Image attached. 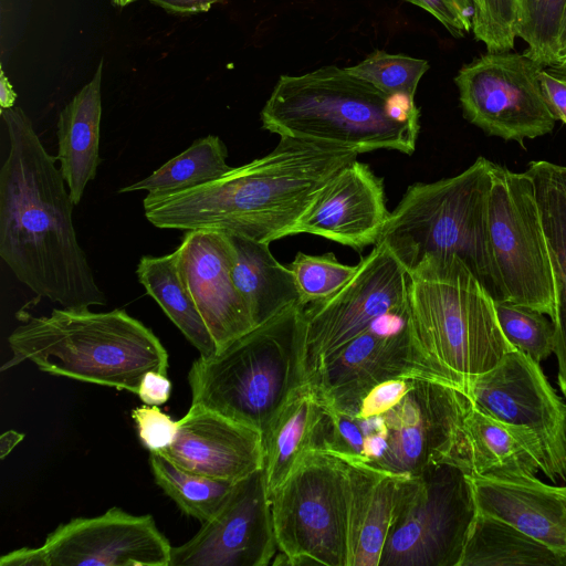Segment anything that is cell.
<instances>
[{"label": "cell", "mask_w": 566, "mask_h": 566, "mask_svg": "<svg viewBox=\"0 0 566 566\" xmlns=\"http://www.w3.org/2000/svg\"><path fill=\"white\" fill-rule=\"evenodd\" d=\"M17 99V94L9 81L6 76L4 70L1 67L0 75V105L1 109L11 108L14 105Z\"/></svg>", "instance_id": "43"}, {"label": "cell", "mask_w": 566, "mask_h": 566, "mask_svg": "<svg viewBox=\"0 0 566 566\" xmlns=\"http://www.w3.org/2000/svg\"><path fill=\"white\" fill-rule=\"evenodd\" d=\"M566 0H522L518 6L516 36L527 44L524 53L545 67L558 60V39Z\"/></svg>", "instance_id": "32"}, {"label": "cell", "mask_w": 566, "mask_h": 566, "mask_svg": "<svg viewBox=\"0 0 566 566\" xmlns=\"http://www.w3.org/2000/svg\"><path fill=\"white\" fill-rule=\"evenodd\" d=\"M419 116L415 99L389 96L336 65L281 75L260 113L263 129L280 137L407 155L416 148Z\"/></svg>", "instance_id": "4"}, {"label": "cell", "mask_w": 566, "mask_h": 566, "mask_svg": "<svg viewBox=\"0 0 566 566\" xmlns=\"http://www.w3.org/2000/svg\"><path fill=\"white\" fill-rule=\"evenodd\" d=\"M175 254L181 279L218 352L255 327L233 282L235 250L227 232L186 231Z\"/></svg>", "instance_id": "17"}, {"label": "cell", "mask_w": 566, "mask_h": 566, "mask_svg": "<svg viewBox=\"0 0 566 566\" xmlns=\"http://www.w3.org/2000/svg\"><path fill=\"white\" fill-rule=\"evenodd\" d=\"M521 1H522V0H517V2H518V6H520Z\"/></svg>", "instance_id": "49"}, {"label": "cell", "mask_w": 566, "mask_h": 566, "mask_svg": "<svg viewBox=\"0 0 566 566\" xmlns=\"http://www.w3.org/2000/svg\"><path fill=\"white\" fill-rule=\"evenodd\" d=\"M467 395L482 412L530 429L542 449L541 471L554 483L566 480V403L539 363L515 348L474 377Z\"/></svg>", "instance_id": "15"}, {"label": "cell", "mask_w": 566, "mask_h": 566, "mask_svg": "<svg viewBox=\"0 0 566 566\" xmlns=\"http://www.w3.org/2000/svg\"><path fill=\"white\" fill-rule=\"evenodd\" d=\"M9 151L0 169V256L38 296L63 308L105 305L73 223L56 157L21 107L1 109Z\"/></svg>", "instance_id": "1"}, {"label": "cell", "mask_w": 566, "mask_h": 566, "mask_svg": "<svg viewBox=\"0 0 566 566\" xmlns=\"http://www.w3.org/2000/svg\"><path fill=\"white\" fill-rule=\"evenodd\" d=\"M549 71L566 80V55L562 57L556 65L549 67Z\"/></svg>", "instance_id": "46"}, {"label": "cell", "mask_w": 566, "mask_h": 566, "mask_svg": "<svg viewBox=\"0 0 566 566\" xmlns=\"http://www.w3.org/2000/svg\"><path fill=\"white\" fill-rule=\"evenodd\" d=\"M287 268L293 274L300 302L306 306L342 289L355 275L358 264H343L332 252L321 255L297 252Z\"/></svg>", "instance_id": "35"}, {"label": "cell", "mask_w": 566, "mask_h": 566, "mask_svg": "<svg viewBox=\"0 0 566 566\" xmlns=\"http://www.w3.org/2000/svg\"><path fill=\"white\" fill-rule=\"evenodd\" d=\"M174 442L160 451L176 465L237 482L263 468L262 434L198 405L177 421Z\"/></svg>", "instance_id": "20"}, {"label": "cell", "mask_w": 566, "mask_h": 566, "mask_svg": "<svg viewBox=\"0 0 566 566\" xmlns=\"http://www.w3.org/2000/svg\"><path fill=\"white\" fill-rule=\"evenodd\" d=\"M102 73L101 61L91 81L64 106L57 119L56 160L75 206L82 200L87 184L95 179L102 161Z\"/></svg>", "instance_id": "22"}, {"label": "cell", "mask_w": 566, "mask_h": 566, "mask_svg": "<svg viewBox=\"0 0 566 566\" xmlns=\"http://www.w3.org/2000/svg\"><path fill=\"white\" fill-rule=\"evenodd\" d=\"M23 434L13 430L4 432L0 438V457L3 459L23 439Z\"/></svg>", "instance_id": "44"}, {"label": "cell", "mask_w": 566, "mask_h": 566, "mask_svg": "<svg viewBox=\"0 0 566 566\" xmlns=\"http://www.w3.org/2000/svg\"><path fill=\"white\" fill-rule=\"evenodd\" d=\"M172 13H199L208 11L220 0H148Z\"/></svg>", "instance_id": "41"}, {"label": "cell", "mask_w": 566, "mask_h": 566, "mask_svg": "<svg viewBox=\"0 0 566 566\" xmlns=\"http://www.w3.org/2000/svg\"><path fill=\"white\" fill-rule=\"evenodd\" d=\"M138 282L163 308L200 356L217 354V345L179 273L175 251L163 256H143L136 270Z\"/></svg>", "instance_id": "29"}, {"label": "cell", "mask_w": 566, "mask_h": 566, "mask_svg": "<svg viewBox=\"0 0 566 566\" xmlns=\"http://www.w3.org/2000/svg\"><path fill=\"white\" fill-rule=\"evenodd\" d=\"M8 344L12 356L1 371L28 360L50 375L136 395L148 371L168 370V353L159 338L124 308L62 307L49 315H28Z\"/></svg>", "instance_id": "6"}, {"label": "cell", "mask_w": 566, "mask_h": 566, "mask_svg": "<svg viewBox=\"0 0 566 566\" xmlns=\"http://www.w3.org/2000/svg\"><path fill=\"white\" fill-rule=\"evenodd\" d=\"M235 250L233 282L258 326L301 303L293 274L271 253L269 244L228 233Z\"/></svg>", "instance_id": "27"}, {"label": "cell", "mask_w": 566, "mask_h": 566, "mask_svg": "<svg viewBox=\"0 0 566 566\" xmlns=\"http://www.w3.org/2000/svg\"><path fill=\"white\" fill-rule=\"evenodd\" d=\"M325 405L315 387H298L262 434L263 470L269 496L286 480L301 460L314 450Z\"/></svg>", "instance_id": "25"}, {"label": "cell", "mask_w": 566, "mask_h": 566, "mask_svg": "<svg viewBox=\"0 0 566 566\" xmlns=\"http://www.w3.org/2000/svg\"><path fill=\"white\" fill-rule=\"evenodd\" d=\"M459 566H566V558L513 525L476 511Z\"/></svg>", "instance_id": "28"}, {"label": "cell", "mask_w": 566, "mask_h": 566, "mask_svg": "<svg viewBox=\"0 0 566 566\" xmlns=\"http://www.w3.org/2000/svg\"><path fill=\"white\" fill-rule=\"evenodd\" d=\"M471 473L520 472L535 474L542 470L543 454L536 436L527 428L497 420L473 403L463 421Z\"/></svg>", "instance_id": "26"}, {"label": "cell", "mask_w": 566, "mask_h": 566, "mask_svg": "<svg viewBox=\"0 0 566 566\" xmlns=\"http://www.w3.org/2000/svg\"><path fill=\"white\" fill-rule=\"evenodd\" d=\"M563 493H564V497H565V501H566V486H563Z\"/></svg>", "instance_id": "48"}, {"label": "cell", "mask_w": 566, "mask_h": 566, "mask_svg": "<svg viewBox=\"0 0 566 566\" xmlns=\"http://www.w3.org/2000/svg\"><path fill=\"white\" fill-rule=\"evenodd\" d=\"M276 551L261 468L235 483L223 505L195 536L171 547L169 566H266Z\"/></svg>", "instance_id": "16"}, {"label": "cell", "mask_w": 566, "mask_h": 566, "mask_svg": "<svg viewBox=\"0 0 566 566\" xmlns=\"http://www.w3.org/2000/svg\"><path fill=\"white\" fill-rule=\"evenodd\" d=\"M270 501L280 565L347 566V462L311 451Z\"/></svg>", "instance_id": "10"}, {"label": "cell", "mask_w": 566, "mask_h": 566, "mask_svg": "<svg viewBox=\"0 0 566 566\" xmlns=\"http://www.w3.org/2000/svg\"><path fill=\"white\" fill-rule=\"evenodd\" d=\"M171 547L151 515L113 506L60 524L41 546L2 555L0 566H169Z\"/></svg>", "instance_id": "14"}, {"label": "cell", "mask_w": 566, "mask_h": 566, "mask_svg": "<svg viewBox=\"0 0 566 566\" xmlns=\"http://www.w3.org/2000/svg\"><path fill=\"white\" fill-rule=\"evenodd\" d=\"M496 316L507 340L541 363L554 354L555 328L545 314L510 301H495Z\"/></svg>", "instance_id": "33"}, {"label": "cell", "mask_w": 566, "mask_h": 566, "mask_svg": "<svg viewBox=\"0 0 566 566\" xmlns=\"http://www.w3.org/2000/svg\"><path fill=\"white\" fill-rule=\"evenodd\" d=\"M132 418L139 440L150 452H160L174 442L177 421L163 412L159 406H139L132 410Z\"/></svg>", "instance_id": "37"}, {"label": "cell", "mask_w": 566, "mask_h": 566, "mask_svg": "<svg viewBox=\"0 0 566 566\" xmlns=\"http://www.w3.org/2000/svg\"><path fill=\"white\" fill-rule=\"evenodd\" d=\"M518 14L517 0H476L472 32L488 52L513 50Z\"/></svg>", "instance_id": "36"}, {"label": "cell", "mask_w": 566, "mask_h": 566, "mask_svg": "<svg viewBox=\"0 0 566 566\" xmlns=\"http://www.w3.org/2000/svg\"><path fill=\"white\" fill-rule=\"evenodd\" d=\"M304 308L293 304L216 355L196 359L188 373L191 405L263 434L292 394L307 381Z\"/></svg>", "instance_id": "7"}, {"label": "cell", "mask_w": 566, "mask_h": 566, "mask_svg": "<svg viewBox=\"0 0 566 566\" xmlns=\"http://www.w3.org/2000/svg\"><path fill=\"white\" fill-rule=\"evenodd\" d=\"M358 155L333 143L280 137L265 156L210 182L147 195L145 217L159 229H211L271 243L287 237L325 184Z\"/></svg>", "instance_id": "3"}, {"label": "cell", "mask_w": 566, "mask_h": 566, "mask_svg": "<svg viewBox=\"0 0 566 566\" xmlns=\"http://www.w3.org/2000/svg\"><path fill=\"white\" fill-rule=\"evenodd\" d=\"M412 3L436 18L453 36L469 33L465 25L446 0H403Z\"/></svg>", "instance_id": "39"}, {"label": "cell", "mask_w": 566, "mask_h": 566, "mask_svg": "<svg viewBox=\"0 0 566 566\" xmlns=\"http://www.w3.org/2000/svg\"><path fill=\"white\" fill-rule=\"evenodd\" d=\"M525 171L534 184L552 266L554 354L558 364V384L566 397V166L533 160Z\"/></svg>", "instance_id": "23"}, {"label": "cell", "mask_w": 566, "mask_h": 566, "mask_svg": "<svg viewBox=\"0 0 566 566\" xmlns=\"http://www.w3.org/2000/svg\"><path fill=\"white\" fill-rule=\"evenodd\" d=\"M544 69L525 53L488 52L463 65L454 83L463 116L488 136L516 142L553 132L556 119L543 98Z\"/></svg>", "instance_id": "13"}, {"label": "cell", "mask_w": 566, "mask_h": 566, "mask_svg": "<svg viewBox=\"0 0 566 566\" xmlns=\"http://www.w3.org/2000/svg\"><path fill=\"white\" fill-rule=\"evenodd\" d=\"M429 67L422 59L375 51L346 69L389 96L400 94L415 99L418 84Z\"/></svg>", "instance_id": "34"}, {"label": "cell", "mask_w": 566, "mask_h": 566, "mask_svg": "<svg viewBox=\"0 0 566 566\" xmlns=\"http://www.w3.org/2000/svg\"><path fill=\"white\" fill-rule=\"evenodd\" d=\"M386 317L329 356L308 380L322 398L403 375L437 379L419 357L405 317ZM439 380V379H437Z\"/></svg>", "instance_id": "19"}, {"label": "cell", "mask_w": 566, "mask_h": 566, "mask_svg": "<svg viewBox=\"0 0 566 566\" xmlns=\"http://www.w3.org/2000/svg\"><path fill=\"white\" fill-rule=\"evenodd\" d=\"M408 273L405 321L431 374L464 394L472 379L515 349L495 301L455 255H426Z\"/></svg>", "instance_id": "5"}, {"label": "cell", "mask_w": 566, "mask_h": 566, "mask_svg": "<svg viewBox=\"0 0 566 566\" xmlns=\"http://www.w3.org/2000/svg\"><path fill=\"white\" fill-rule=\"evenodd\" d=\"M565 55H566V8H565V13H564L563 23H562V28H560V32H559V39H558V60H557V63Z\"/></svg>", "instance_id": "45"}, {"label": "cell", "mask_w": 566, "mask_h": 566, "mask_svg": "<svg viewBox=\"0 0 566 566\" xmlns=\"http://www.w3.org/2000/svg\"><path fill=\"white\" fill-rule=\"evenodd\" d=\"M489 239L501 301L555 312L552 266L532 178L492 163Z\"/></svg>", "instance_id": "11"}, {"label": "cell", "mask_w": 566, "mask_h": 566, "mask_svg": "<svg viewBox=\"0 0 566 566\" xmlns=\"http://www.w3.org/2000/svg\"><path fill=\"white\" fill-rule=\"evenodd\" d=\"M322 399L314 451L400 478L440 461L471 473L463 421L472 401L449 384L412 374Z\"/></svg>", "instance_id": "2"}, {"label": "cell", "mask_w": 566, "mask_h": 566, "mask_svg": "<svg viewBox=\"0 0 566 566\" xmlns=\"http://www.w3.org/2000/svg\"><path fill=\"white\" fill-rule=\"evenodd\" d=\"M407 281L403 265L378 242L342 289L305 306L303 365L307 381L329 356L380 319L405 317Z\"/></svg>", "instance_id": "12"}, {"label": "cell", "mask_w": 566, "mask_h": 566, "mask_svg": "<svg viewBox=\"0 0 566 566\" xmlns=\"http://www.w3.org/2000/svg\"><path fill=\"white\" fill-rule=\"evenodd\" d=\"M461 19L467 30L472 31V20L476 9V0H446Z\"/></svg>", "instance_id": "42"}, {"label": "cell", "mask_w": 566, "mask_h": 566, "mask_svg": "<svg viewBox=\"0 0 566 566\" xmlns=\"http://www.w3.org/2000/svg\"><path fill=\"white\" fill-rule=\"evenodd\" d=\"M389 213L382 179L355 159L325 184L287 237L314 234L360 251L378 242Z\"/></svg>", "instance_id": "18"}, {"label": "cell", "mask_w": 566, "mask_h": 566, "mask_svg": "<svg viewBox=\"0 0 566 566\" xmlns=\"http://www.w3.org/2000/svg\"><path fill=\"white\" fill-rule=\"evenodd\" d=\"M475 513L469 473L453 462L401 479L379 566H459Z\"/></svg>", "instance_id": "9"}, {"label": "cell", "mask_w": 566, "mask_h": 566, "mask_svg": "<svg viewBox=\"0 0 566 566\" xmlns=\"http://www.w3.org/2000/svg\"><path fill=\"white\" fill-rule=\"evenodd\" d=\"M476 511L504 521L566 558V501L563 486L535 474H469Z\"/></svg>", "instance_id": "21"}, {"label": "cell", "mask_w": 566, "mask_h": 566, "mask_svg": "<svg viewBox=\"0 0 566 566\" xmlns=\"http://www.w3.org/2000/svg\"><path fill=\"white\" fill-rule=\"evenodd\" d=\"M348 564L379 566L400 476L348 463Z\"/></svg>", "instance_id": "24"}, {"label": "cell", "mask_w": 566, "mask_h": 566, "mask_svg": "<svg viewBox=\"0 0 566 566\" xmlns=\"http://www.w3.org/2000/svg\"><path fill=\"white\" fill-rule=\"evenodd\" d=\"M134 1H136V0H112L113 4H115L117 7H125Z\"/></svg>", "instance_id": "47"}, {"label": "cell", "mask_w": 566, "mask_h": 566, "mask_svg": "<svg viewBox=\"0 0 566 566\" xmlns=\"http://www.w3.org/2000/svg\"><path fill=\"white\" fill-rule=\"evenodd\" d=\"M224 143L213 135L193 142L185 151L171 158L143 180L123 187L118 192L147 191L167 195L210 182L232 167L227 164Z\"/></svg>", "instance_id": "30"}, {"label": "cell", "mask_w": 566, "mask_h": 566, "mask_svg": "<svg viewBox=\"0 0 566 566\" xmlns=\"http://www.w3.org/2000/svg\"><path fill=\"white\" fill-rule=\"evenodd\" d=\"M492 163L481 156L457 176L409 186L378 242L407 272L426 255H455L501 301L489 239Z\"/></svg>", "instance_id": "8"}, {"label": "cell", "mask_w": 566, "mask_h": 566, "mask_svg": "<svg viewBox=\"0 0 566 566\" xmlns=\"http://www.w3.org/2000/svg\"><path fill=\"white\" fill-rule=\"evenodd\" d=\"M538 81L548 111L556 120L566 126V80L549 70L542 69Z\"/></svg>", "instance_id": "38"}, {"label": "cell", "mask_w": 566, "mask_h": 566, "mask_svg": "<svg viewBox=\"0 0 566 566\" xmlns=\"http://www.w3.org/2000/svg\"><path fill=\"white\" fill-rule=\"evenodd\" d=\"M171 391V382L167 375L148 371L139 386L140 400L149 406H160L168 401Z\"/></svg>", "instance_id": "40"}, {"label": "cell", "mask_w": 566, "mask_h": 566, "mask_svg": "<svg viewBox=\"0 0 566 566\" xmlns=\"http://www.w3.org/2000/svg\"><path fill=\"white\" fill-rule=\"evenodd\" d=\"M156 484L180 509L201 524L210 520L229 497L235 483L185 470L159 452L149 453Z\"/></svg>", "instance_id": "31"}]
</instances>
